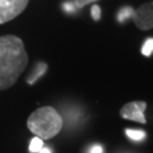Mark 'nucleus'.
<instances>
[{"instance_id":"12","label":"nucleus","mask_w":153,"mask_h":153,"mask_svg":"<svg viewBox=\"0 0 153 153\" xmlns=\"http://www.w3.org/2000/svg\"><path fill=\"white\" fill-rule=\"evenodd\" d=\"M93 1H98V0H74V5L76 8H83L84 6H86L90 2Z\"/></svg>"},{"instance_id":"15","label":"nucleus","mask_w":153,"mask_h":153,"mask_svg":"<svg viewBox=\"0 0 153 153\" xmlns=\"http://www.w3.org/2000/svg\"><path fill=\"white\" fill-rule=\"evenodd\" d=\"M40 153H51V151H50L49 149H47V148H42V150L40 151Z\"/></svg>"},{"instance_id":"13","label":"nucleus","mask_w":153,"mask_h":153,"mask_svg":"<svg viewBox=\"0 0 153 153\" xmlns=\"http://www.w3.org/2000/svg\"><path fill=\"white\" fill-rule=\"evenodd\" d=\"M75 5H74V2H66L65 5H64V9H65L67 13H73V11L75 10Z\"/></svg>"},{"instance_id":"6","label":"nucleus","mask_w":153,"mask_h":153,"mask_svg":"<svg viewBox=\"0 0 153 153\" xmlns=\"http://www.w3.org/2000/svg\"><path fill=\"white\" fill-rule=\"evenodd\" d=\"M45 71H47V64H44V62H39L38 65L35 66V69L32 71L31 76L28 77V79H27L28 84H33V83L36 82L39 78L45 73Z\"/></svg>"},{"instance_id":"4","label":"nucleus","mask_w":153,"mask_h":153,"mask_svg":"<svg viewBox=\"0 0 153 153\" xmlns=\"http://www.w3.org/2000/svg\"><path fill=\"white\" fill-rule=\"evenodd\" d=\"M146 108V103L143 101H133L125 104L120 110V116L125 119L133 121H138L141 124H145L146 119L144 116V111Z\"/></svg>"},{"instance_id":"1","label":"nucleus","mask_w":153,"mask_h":153,"mask_svg":"<svg viewBox=\"0 0 153 153\" xmlns=\"http://www.w3.org/2000/svg\"><path fill=\"white\" fill-rule=\"evenodd\" d=\"M27 62V52L21 39L15 35L0 36V90L11 88Z\"/></svg>"},{"instance_id":"8","label":"nucleus","mask_w":153,"mask_h":153,"mask_svg":"<svg viewBox=\"0 0 153 153\" xmlns=\"http://www.w3.org/2000/svg\"><path fill=\"white\" fill-rule=\"evenodd\" d=\"M42 148H43V141L40 137H34L31 141V144H30V151L31 152H40L42 150Z\"/></svg>"},{"instance_id":"11","label":"nucleus","mask_w":153,"mask_h":153,"mask_svg":"<svg viewBox=\"0 0 153 153\" xmlns=\"http://www.w3.org/2000/svg\"><path fill=\"white\" fill-rule=\"evenodd\" d=\"M91 14H92L93 19L99 21V19H100V17H101V8H100L99 6L94 5L92 7V9H91Z\"/></svg>"},{"instance_id":"14","label":"nucleus","mask_w":153,"mask_h":153,"mask_svg":"<svg viewBox=\"0 0 153 153\" xmlns=\"http://www.w3.org/2000/svg\"><path fill=\"white\" fill-rule=\"evenodd\" d=\"M88 153H103V149L101 145H93L92 148L90 149Z\"/></svg>"},{"instance_id":"10","label":"nucleus","mask_w":153,"mask_h":153,"mask_svg":"<svg viewBox=\"0 0 153 153\" xmlns=\"http://www.w3.org/2000/svg\"><path fill=\"white\" fill-rule=\"evenodd\" d=\"M133 14H134V10L131 9V7H125V8H123L119 11V14H118V21L119 22H124L128 17L133 16Z\"/></svg>"},{"instance_id":"9","label":"nucleus","mask_w":153,"mask_h":153,"mask_svg":"<svg viewBox=\"0 0 153 153\" xmlns=\"http://www.w3.org/2000/svg\"><path fill=\"white\" fill-rule=\"evenodd\" d=\"M153 52V38L148 39L142 47V55H144L145 57L151 56Z\"/></svg>"},{"instance_id":"7","label":"nucleus","mask_w":153,"mask_h":153,"mask_svg":"<svg viewBox=\"0 0 153 153\" xmlns=\"http://www.w3.org/2000/svg\"><path fill=\"white\" fill-rule=\"evenodd\" d=\"M126 135L133 141H142L146 136L145 131L140 129H126Z\"/></svg>"},{"instance_id":"3","label":"nucleus","mask_w":153,"mask_h":153,"mask_svg":"<svg viewBox=\"0 0 153 153\" xmlns=\"http://www.w3.org/2000/svg\"><path fill=\"white\" fill-rule=\"evenodd\" d=\"M28 0H0V24L14 19L26 8Z\"/></svg>"},{"instance_id":"5","label":"nucleus","mask_w":153,"mask_h":153,"mask_svg":"<svg viewBox=\"0 0 153 153\" xmlns=\"http://www.w3.org/2000/svg\"><path fill=\"white\" fill-rule=\"evenodd\" d=\"M133 19L141 30L153 28V2L144 4L134 10Z\"/></svg>"},{"instance_id":"2","label":"nucleus","mask_w":153,"mask_h":153,"mask_svg":"<svg viewBox=\"0 0 153 153\" xmlns=\"http://www.w3.org/2000/svg\"><path fill=\"white\" fill-rule=\"evenodd\" d=\"M28 129L41 140L56 136L62 128V118L51 107H42L33 111L27 119Z\"/></svg>"}]
</instances>
